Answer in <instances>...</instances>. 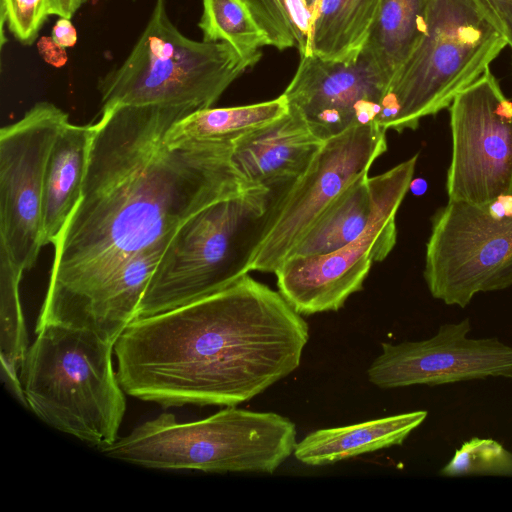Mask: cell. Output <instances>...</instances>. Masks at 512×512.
<instances>
[{
  "label": "cell",
  "instance_id": "cell-1",
  "mask_svg": "<svg viewBox=\"0 0 512 512\" xmlns=\"http://www.w3.org/2000/svg\"><path fill=\"white\" fill-rule=\"evenodd\" d=\"M193 112L155 106L100 112L81 197L53 245L35 330L86 329L123 262L170 238L205 207L253 187L232 160V142H165L168 129Z\"/></svg>",
  "mask_w": 512,
  "mask_h": 512
},
{
  "label": "cell",
  "instance_id": "cell-2",
  "mask_svg": "<svg viewBox=\"0 0 512 512\" xmlns=\"http://www.w3.org/2000/svg\"><path fill=\"white\" fill-rule=\"evenodd\" d=\"M309 339L280 292L244 275L210 296L137 318L114 346L124 392L162 406H236L294 372Z\"/></svg>",
  "mask_w": 512,
  "mask_h": 512
},
{
  "label": "cell",
  "instance_id": "cell-3",
  "mask_svg": "<svg viewBox=\"0 0 512 512\" xmlns=\"http://www.w3.org/2000/svg\"><path fill=\"white\" fill-rule=\"evenodd\" d=\"M35 332L21 371L27 406L46 424L100 450L112 445L126 410L114 345L61 325Z\"/></svg>",
  "mask_w": 512,
  "mask_h": 512
},
{
  "label": "cell",
  "instance_id": "cell-4",
  "mask_svg": "<svg viewBox=\"0 0 512 512\" xmlns=\"http://www.w3.org/2000/svg\"><path fill=\"white\" fill-rule=\"evenodd\" d=\"M261 54L244 57L225 42L196 41L171 21L166 0L125 60L97 84L101 111L116 107L210 108Z\"/></svg>",
  "mask_w": 512,
  "mask_h": 512
},
{
  "label": "cell",
  "instance_id": "cell-5",
  "mask_svg": "<svg viewBox=\"0 0 512 512\" xmlns=\"http://www.w3.org/2000/svg\"><path fill=\"white\" fill-rule=\"evenodd\" d=\"M276 193L264 187L217 201L172 235L140 301L137 318L185 306L248 274Z\"/></svg>",
  "mask_w": 512,
  "mask_h": 512
},
{
  "label": "cell",
  "instance_id": "cell-6",
  "mask_svg": "<svg viewBox=\"0 0 512 512\" xmlns=\"http://www.w3.org/2000/svg\"><path fill=\"white\" fill-rule=\"evenodd\" d=\"M296 435L295 424L282 415L227 406L185 423L162 413L101 451L155 469L271 474L294 453Z\"/></svg>",
  "mask_w": 512,
  "mask_h": 512
},
{
  "label": "cell",
  "instance_id": "cell-7",
  "mask_svg": "<svg viewBox=\"0 0 512 512\" xmlns=\"http://www.w3.org/2000/svg\"><path fill=\"white\" fill-rule=\"evenodd\" d=\"M506 46L476 0H428L425 32L388 88L380 127L416 129L448 108Z\"/></svg>",
  "mask_w": 512,
  "mask_h": 512
},
{
  "label": "cell",
  "instance_id": "cell-8",
  "mask_svg": "<svg viewBox=\"0 0 512 512\" xmlns=\"http://www.w3.org/2000/svg\"><path fill=\"white\" fill-rule=\"evenodd\" d=\"M424 279L433 298L460 308L512 286V189L481 204L448 200L436 211Z\"/></svg>",
  "mask_w": 512,
  "mask_h": 512
},
{
  "label": "cell",
  "instance_id": "cell-9",
  "mask_svg": "<svg viewBox=\"0 0 512 512\" xmlns=\"http://www.w3.org/2000/svg\"><path fill=\"white\" fill-rule=\"evenodd\" d=\"M418 156L369 177L373 213L364 231L336 251L286 259L274 272L280 294L300 315L337 311L363 283L374 262L397 240L396 214L408 192Z\"/></svg>",
  "mask_w": 512,
  "mask_h": 512
},
{
  "label": "cell",
  "instance_id": "cell-10",
  "mask_svg": "<svg viewBox=\"0 0 512 512\" xmlns=\"http://www.w3.org/2000/svg\"><path fill=\"white\" fill-rule=\"evenodd\" d=\"M387 150L377 123L354 125L326 139L306 170L276 194L249 271L274 273L324 210L368 175Z\"/></svg>",
  "mask_w": 512,
  "mask_h": 512
},
{
  "label": "cell",
  "instance_id": "cell-11",
  "mask_svg": "<svg viewBox=\"0 0 512 512\" xmlns=\"http://www.w3.org/2000/svg\"><path fill=\"white\" fill-rule=\"evenodd\" d=\"M68 122L66 112L41 101L0 131V244L22 276L43 247L46 168L52 146Z\"/></svg>",
  "mask_w": 512,
  "mask_h": 512
},
{
  "label": "cell",
  "instance_id": "cell-12",
  "mask_svg": "<svg viewBox=\"0 0 512 512\" xmlns=\"http://www.w3.org/2000/svg\"><path fill=\"white\" fill-rule=\"evenodd\" d=\"M448 200L481 204L512 189V101L488 68L448 107Z\"/></svg>",
  "mask_w": 512,
  "mask_h": 512
},
{
  "label": "cell",
  "instance_id": "cell-13",
  "mask_svg": "<svg viewBox=\"0 0 512 512\" xmlns=\"http://www.w3.org/2000/svg\"><path fill=\"white\" fill-rule=\"evenodd\" d=\"M468 318L447 323L422 341L383 342L368 368L369 381L383 389L436 386L489 377L512 378V346L496 337L469 338Z\"/></svg>",
  "mask_w": 512,
  "mask_h": 512
},
{
  "label": "cell",
  "instance_id": "cell-14",
  "mask_svg": "<svg viewBox=\"0 0 512 512\" xmlns=\"http://www.w3.org/2000/svg\"><path fill=\"white\" fill-rule=\"evenodd\" d=\"M387 91L379 70L361 49L345 59L301 55L282 94L326 140L354 125H379Z\"/></svg>",
  "mask_w": 512,
  "mask_h": 512
},
{
  "label": "cell",
  "instance_id": "cell-15",
  "mask_svg": "<svg viewBox=\"0 0 512 512\" xmlns=\"http://www.w3.org/2000/svg\"><path fill=\"white\" fill-rule=\"evenodd\" d=\"M324 141L289 106L283 116L234 140L232 160L251 186L280 193L306 170Z\"/></svg>",
  "mask_w": 512,
  "mask_h": 512
},
{
  "label": "cell",
  "instance_id": "cell-16",
  "mask_svg": "<svg viewBox=\"0 0 512 512\" xmlns=\"http://www.w3.org/2000/svg\"><path fill=\"white\" fill-rule=\"evenodd\" d=\"M94 132L95 123L68 122L52 146L43 191V246L56 243L79 202Z\"/></svg>",
  "mask_w": 512,
  "mask_h": 512
},
{
  "label": "cell",
  "instance_id": "cell-17",
  "mask_svg": "<svg viewBox=\"0 0 512 512\" xmlns=\"http://www.w3.org/2000/svg\"><path fill=\"white\" fill-rule=\"evenodd\" d=\"M418 410L353 425L320 429L305 436L294 449L296 459L306 465L323 466L401 445L427 418Z\"/></svg>",
  "mask_w": 512,
  "mask_h": 512
},
{
  "label": "cell",
  "instance_id": "cell-18",
  "mask_svg": "<svg viewBox=\"0 0 512 512\" xmlns=\"http://www.w3.org/2000/svg\"><path fill=\"white\" fill-rule=\"evenodd\" d=\"M428 0H380L362 49L388 88L419 44L426 27Z\"/></svg>",
  "mask_w": 512,
  "mask_h": 512
},
{
  "label": "cell",
  "instance_id": "cell-19",
  "mask_svg": "<svg viewBox=\"0 0 512 512\" xmlns=\"http://www.w3.org/2000/svg\"><path fill=\"white\" fill-rule=\"evenodd\" d=\"M373 207V193L366 175L350 185L324 210L286 259L338 250L364 231Z\"/></svg>",
  "mask_w": 512,
  "mask_h": 512
},
{
  "label": "cell",
  "instance_id": "cell-20",
  "mask_svg": "<svg viewBox=\"0 0 512 512\" xmlns=\"http://www.w3.org/2000/svg\"><path fill=\"white\" fill-rule=\"evenodd\" d=\"M284 95L250 105L205 108L176 121L166 132L165 142L178 145L189 141L233 142L287 113Z\"/></svg>",
  "mask_w": 512,
  "mask_h": 512
},
{
  "label": "cell",
  "instance_id": "cell-21",
  "mask_svg": "<svg viewBox=\"0 0 512 512\" xmlns=\"http://www.w3.org/2000/svg\"><path fill=\"white\" fill-rule=\"evenodd\" d=\"M379 1L320 0L307 54L345 59L359 52L366 41Z\"/></svg>",
  "mask_w": 512,
  "mask_h": 512
},
{
  "label": "cell",
  "instance_id": "cell-22",
  "mask_svg": "<svg viewBox=\"0 0 512 512\" xmlns=\"http://www.w3.org/2000/svg\"><path fill=\"white\" fill-rule=\"evenodd\" d=\"M22 275L0 244L1 375L15 397L27 406L21 371L28 353V336L19 296Z\"/></svg>",
  "mask_w": 512,
  "mask_h": 512
},
{
  "label": "cell",
  "instance_id": "cell-23",
  "mask_svg": "<svg viewBox=\"0 0 512 512\" xmlns=\"http://www.w3.org/2000/svg\"><path fill=\"white\" fill-rule=\"evenodd\" d=\"M198 23L203 40L225 42L244 57L261 54L269 41L247 7L240 0H202Z\"/></svg>",
  "mask_w": 512,
  "mask_h": 512
},
{
  "label": "cell",
  "instance_id": "cell-24",
  "mask_svg": "<svg viewBox=\"0 0 512 512\" xmlns=\"http://www.w3.org/2000/svg\"><path fill=\"white\" fill-rule=\"evenodd\" d=\"M439 473L447 477L512 476V453L496 440L473 437L455 451Z\"/></svg>",
  "mask_w": 512,
  "mask_h": 512
},
{
  "label": "cell",
  "instance_id": "cell-25",
  "mask_svg": "<svg viewBox=\"0 0 512 512\" xmlns=\"http://www.w3.org/2000/svg\"><path fill=\"white\" fill-rule=\"evenodd\" d=\"M47 0H1V24L24 45L32 44L49 17Z\"/></svg>",
  "mask_w": 512,
  "mask_h": 512
},
{
  "label": "cell",
  "instance_id": "cell-26",
  "mask_svg": "<svg viewBox=\"0 0 512 512\" xmlns=\"http://www.w3.org/2000/svg\"><path fill=\"white\" fill-rule=\"evenodd\" d=\"M266 35L269 45L284 50L296 45L284 0H240Z\"/></svg>",
  "mask_w": 512,
  "mask_h": 512
},
{
  "label": "cell",
  "instance_id": "cell-27",
  "mask_svg": "<svg viewBox=\"0 0 512 512\" xmlns=\"http://www.w3.org/2000/svg\"><path fill=\"white\" fill-rule=\"evenodd\" d=\"M284 5L299 52L306 55L312 32L313 14L306 0H284Z\"/></svg>",
  "mask_w": 512,
  "mask_h": 512
},
{
  "label": "cell",
  "instance_id": "cell-28",
  "mask_svg": "<svg viewBox=\"0 0 512 512\" xmlns=\"http://www.w3.org/2000/svg\"><path fill=\"white\" fill-rule=\"evenodd\" d=\"M512 49V0H476Z\"/></svg>",
  "mask_w": 512,
  "mask_h": 512
},
{
  "label": "cell",
  "instance_id": "cell-29",
  "mask_svg": "<svg viewBox=\"0 0 512 512\" xmlns=\"http://www.w3.org/2000/svg\"><path fill=\"white\" fill-rule=\"evenodd\" d=\"M71 19L59 18L52 29V41L62 49L74 46L77 33L70 21Z\"/></svg>",
  "mask_w": 512,
  "mask_h": 512
},
{
  "label": "cell",
  "instance_id": "cell-30",
  "mask_svg": "<svg viewBox=\"0 0 512 512\" xmlns=\"http://www.w3.org/2000/svg\"><path fill=\"white\" fill-rule=\"evenodd\" d=\"M312 14H313V19H314V16L317 12V9H318V6H319V3H320V0H306ZM313 25V24H312Z\"/></svg>",
  "mask_w": 512,
  "mask_h": 512
},
{
  "label": "cell",
  "instance_id": "cell-31",
  "mask_svg": "<svg viewBox=\"0 0 512 512\" xmlns=\"http://www.w3.org/2000/svg\"><path fill=\"white\" fill-rule=\"evenodd\" d=\"M82 4H84L85 2H87L88 0H80Z\"/></svg>",
  "mask_w": 512,
  "mask_h": 512
}]
</instances>
